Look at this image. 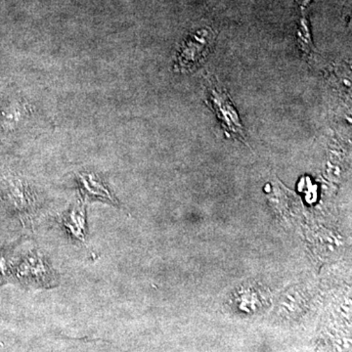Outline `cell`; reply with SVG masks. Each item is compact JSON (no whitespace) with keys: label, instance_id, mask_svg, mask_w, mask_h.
I'll list each match as a JSON object with an SVG mask.
<instances>
[{"label":"cell","instance_id":"1","mask_svg":"<svg viewBox=\"0 0 352 352\" xmlns=\"http://www.w3.org/2000/svg\"><path fill=\"white\" fill-rule=\"evenodd\" d=\"M38 207L36 191L27 180L13 173L0 175V208L6 214L32 226Z\"/></svg>","mask_w":352,"mask_h":352},{"label":"cell","instance_id":"2","mask_svg":"<svg viewBox=\"0 0 352 352\" xmlns=\"http://www.w3.org/2000/svg\"><path fill=\"white\" fill-rule=\"evenodd\" d=\"M12 282L25 288L51 289L59 285V276L48 256L38 249L14 254Z\"/></svg>","mask_w":352,"mask_h":352},{"label":"cell","instance_id":"3","mask_svg":"<svg viewBox=\"0 0 352 352\" xmlns=\"http://www.w3.org/2000/svg\"><path fill=\"white\" fill-rule=\"evenodd\" d=\"M207 82L208 105L214 111L226 135L237 138L248 144L244 126L228 92L224 88L220 87L212 78H208Z\"/></svg>","mask_w":352,"mask_h":352},{"label":"cell","instance_id":"4","mask_svg":"<svg viewBox=\"0 0 352 352\" xmlns=\"http://www.w3.org/2000/svg\"><path fill=\"white\" fill-rule=\"evenodd\" d=\"M214 39V32L210 28H201L189 34L178 52L177 69L190 72L198 68L212 50Z\"/></svg>","mask_w":352,"mask_h":352},{"label":"cell","instance_id":"5","mask_svg":"<svg viewBox=\"0 0 352 352\" xmlns=\"http://www.w3.org/2000/svg\"><path fill=\"white\" fill-rule=\"evenodd\" d=\"M78 190L82 201H102L113 207H120L119 200L96 173H80L76 178Z\"/></svg>","mask_w":352,"mask_h":352},{"label":"cell","instance_id":"6","mask_svg":"<svg viewBox=\"0 0 352 352\" xmlns=\"http://www.w3.org/2000/svg\"><path fill=\"white\" fill-rule=\"evenodd\" d=\"M87 208L83 201H76L62 214L59 224L69 239L85 245L87 238Z\"/></svg>","mask_w":352,"mask_h":352},{"label":"cell","instance_id":"7","mask_svg":"<svg viewBox=\"0 0 352 352\" xmlns=\"http://www.w3.org/2000/svg\"><path fill=\"white\" fill-rule=\"evenodd\" d=\"M17 245H3L0 248V288L12 282L13 259Z\"/></svg>","mask_w":352,"mask_h":352},{"label":"cell","instance_id":"8","mask_svg":"<svg viewBox=\"0 0 352 352\" xmlns=\"http://www.w3.org/2000/svg\"><path fill=\"white\" fill-rule=\"evenodd\" d=\"M296 41L298 45L302 51V56L310 59L314 53V46L312 43L311 34H310L309 24L305 16L300 17L296 30Z\"/></svg>","mask_w":352,"mask_h":352},{"label":"cell","instance_id":"9","mask_svg":"<svg viewBox=\"0 0 352 352\" xmlns=\"http://www.w3.org/2000/svg\"><path fill=\"white\" fill-rule=\"evenodd\" d=\"M312 0H300V9L305 10L307 7L311 3Z\"/></svg>","mask_w":352,"mask_h":352}]
</instances>
